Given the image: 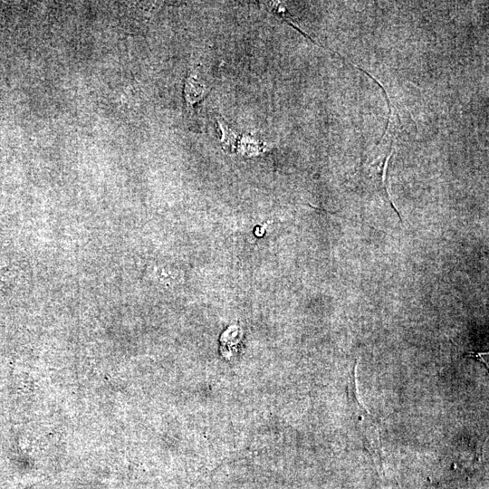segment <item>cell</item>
Wrapping results in <instances>:
<instances>
[{
	"instance_id": "7a4b0ae2",
	"label": "cell",
	"mask_w": 489,
	"mask_h": 489,
	"mask_svg": "<svg viewBox=\"0 0 489 489\" xmlns=\"http://www.w3.org/2000/svg\"><path fill=\"white\" fill-rule=\"evenodd\" d=\"M488 355V353H468V354H467L466 356H467V357H473V358H476V359L479 360L481 363H483V364H485V365H486V368H488V367H487V364H486V363H485V360L482 358V356H484V355Z\"/></svg>"
},
{
	"instance_id": "6da1fadb",
	"label": "cell",
	"mask_w": 489,
	"mask_h": 489,
	"mask_svg": "<svg viewBox=\"0 0 489 489\" xmlns=\"http://www.w3.org/2000/svg\"><path fill=\"white\" fill-rule=\"evenodd\" d=\"M204 93V86L200 83H197L194 78H190L188 85L186 86V94L189 102L195 103L199 97H202Z\"/></svg>"
}]
</instances>
